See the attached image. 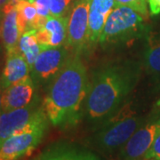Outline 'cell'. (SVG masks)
Segmentation results:
<instances>
[{
    "instance_id": "obj_8",
    "label": "cell",
    "mask_w": 160,
    "mask_h": 160,
    "mask_svg": "<svg viewBox=\"0 0 160 160\" xmlns=\"http://www.w3.org/2000/svg\"><path fill=\"white\" fill-rule=\"evenodd\" d=\"M91 0H75L68 20V38L66 46L80 54L88 46V20Z\"/></svg>"
},
{
    "instance_id": "obj_11",
    "label": "cell",
    "mask_w": 160,
    "mask_h": 160,
    "mask_svg": "<svg viewBox=\"0 0 160 160\" xmlns=\"http://www.w3.org/2000/svg\"><path fill=\"white\" fill-rule=\"evenodd\" d=\"M68 17L47 18L45 25L36 31L38 42L44 49L66 46L68 38Z\"/></svg>"
},
{
    "instance_id": "obj_10",
    "label": "cell",
    "mask_w": 160,
    "mask_h": 160,
    "mask_svg": "<svg viewBox=\"0 0 160 160\" xmlns=\"http://www.w3.org/2000/svg\"><path fill=\"white\" fill-rule=\"evenodd\" d=\"M34 95V83L28 76L8 86L2 93V111H10L28 106Z\"/></svg>"
},
{
    "instance_id": "obj_6",
    "label": "cell",
    "mask_w": 160,
    "mask_h": 160,
    "mask_svg": "<svg viewBox=\"0 0 160 160\" xmlns=\"http://www.w3.org/2000/svg\"><path fill=\"white\" fill-rule=\"evenodd\" d=\"M160 133V109L146 118L142 125L119 149V160L142 158Z\"/></svg>"
},
{
    "instance_id": "obj_26",
    "label": "cell",
    "mask_w": 160,
    "mask_h": 160,
    "mask_svg": "<svg viewBox=\"0 0 160 160\" xmlns=\"http://www.w3.org/2000/svg\"><path fill=\"white\" fill-rule=\"evenodd\" d=\"M139 160H155L153 158H146V157H143L142 158H141V159Z\"/></svg>"
},
{
    "instance_id": "obj_2",
    "label": "cell",
    "mask_w": 160,
    "mask_h": 160,
    "mask_svg": "<svg viewBox=\"0 0 160 160\" xmlns=\"http://www.w3.org/2000/svg\"><path fill=\"white\" fill-rule=\"evenodd\" d=\"M90 80L80 54L73 53L63 69L49 84L44 110L53 126H74L83 116Z\"/></svg>"
},
{
    "instance_id": "obj_23",
    "label": "cell",
    "mask_w": 160,
    "mask_h": 160,
    "mask_svg": "<svg viewBox=\"0 0 160 160\" xmlns=\"http://www.w3.org/2000/svg\"><path fill=\"white\" fill-rule=\"evenodd\" d=\"M149 12L151 15H158L160 13V0H148Z\"/></svg>"
},
{
    "instance_id": "obj_1",
    "label": "cell",
    "mask_w": 160,
    "mask_h": 160,
    "mask_svg": "<svg viewBox=\"0 0 160 160\" xmlns=\"http://www.w3.org/2000/svg\"><path fill=\"white\" fill-rule=\"evenodd\" d=\"M140 78V65L124 60L106 63L92 76L85 103L86 118L96 126L108 119L125 104Z\"/></svg>"
},
{
    "instance_id": "obj_21",
    "label": "cell",
    "mask_w": 160,
    "mask_h": 160,
    "mask_svg": "<svg viewBox=\"0 0 160 160\" xmlns=\"http://www.w3.org/2000/svg\"><path fill=\"white\" fill-rule=\"evenodd\" d=\"M34 5L37 8L38 17L46 20L47 18L51 16L50 0H37Z\"/></svg>"
},
{
    "instance_id": "obj_16",
    "label": "cell",
    "mask_w": 160,
    "mask_h": 160,
    "mask_svg": "<svg viewBox=\"0 0 160 160\" xmlns=\"http://www.w3.org/2000/svg\"><path fill=\"white\" fill-rule=\"evenodd\" d=\"M143 56V66L148 73L160 74V32L149 31Z\"/></svg>"
},
{
    "instance_id": "obj_13",
    "label": "cell",
    "mask_w": 160,
    "mask_h": 160,
    "mask_svg": "<svg viewBox=\"0 0 160 160\" xmlns=\"http://www.w3.org/2000/svg\"><path fill=\"white\" fill-rule=\"evenodd\" d=\"M29 64L19 47L6 51V65L0 79L1 89L5 90L8 86L29 76Z\"/></svg>"
},
{
    "instance_id": "obj_9",
    "label": "cell",
    "mask_w": 160,
    "mask_h": 160,
    "mask_svg": "<svg viewBox=\"0 0 160 160\" xmlns=\"http://www.w3.org/2000/svg\"><path fill=\"white\" fill-rule=\"evenodd\" d=\"M70 55L71 51L67 46L43 49L32 68L34 78L42 84H50L63 69Z\"/></svg>"
},
{
    "instance_id": "obj_12",
    "label": "cell",
    "mask_w": 160,
    "mask_h": 160,
    "mask_svg": "<svg viewBox=\"0 0 160 160\" xmlns=\"http://www.w3.org/2000/svg\"><path fill=\"white\" fill-rule=\"evenodd\" d=\"M115 6V0H91L88 20V46L98 45L106 21Z\"/></svg>"
},
{
    "instance_id": "obj_29",
    "label": "cell",
    "mask_w": 160,
    "mask_h": 160,
    "mask_svg": "<svg viewBox=\"0 0 160 160\" xmlns=\"http://www.w3.org/2000/svg\"><path fill=\"white\" fill-rule=\"evenodd\" d=\"M0 34H1V28H0Z\"/></svg>"
},
{
    "instance_id": "obj_19",
    "label": "cell",
    "mask_w": 160,
    "mask_h": 160,
    "mask_svg": "<svg viewBox=\"0 0 160 160\" xmlns=\"http://www.w3.org/2000/svg\"><path fill=\"white\" fill-rule=\"evenodd\" d=\"M75 0H50V12L54 17H68Z\"/></svg>"
},
{
    "instance_id": "obj_27",
    "label": "cell",
    "mask_w": 160,
    "mask_h": 160,
    "mask_svg": "<svg viewBox=\"0 0 160 160\" xmlns=\"http://www.w3.org/2000/svg\"><path fill=\"white\" fill-rule=\"evenodd\" d=\"M28 1H29V3H32V4H34V3L36 2V1H37V0H28Z\"/></svg>"
},
{
    "instance_id": "obj_20",
    "label": "cell",
    "mask_w": 160,
    "mask_h": 160,
    "mask_svg": "<svg viewBox=\"0 0 160 160\" xmlns=\"http://www.w3.org/2000/svg\"><path fill=\"white\" fill-rule=\"evenodd\" d=\"M115 6H125L131 7L135 10L146 20L149 18V8H148V0H115ZM115 6V7H116Z\"/></svg>"
},
{
    "instance_id": "obj_5",
    "label": "cell",
    "mask_w": 160,
    "mask_h": 160,
    "mask_svg": "<svg viewBox=\"0 0 160 160\" xmlns=\"http://www.w3.org/2000/svg\"><path fill=\"white\" fill-rule=\"evenodd\" d=\"M48 123L45 114L26 130L6 139L0 146V160H20L31 154L42 142Z\"/></svg>"
},
{
    "instance_id": "obj_25",
    "label": "cell",
    "mask_w": 160,
    "mask_h": 160,
    "mask_svg": "<svg viewBox=\"0 0 160 160\" xmlns=\"http://www.w3.org/2000/svg\"><path fill=\"white\" fill-rule=\"evenodd\" d=\"M2 93H3V90L0 87V114L2 112Z\"/></svg>"
},
{
    "instance_id": "obj_17",
    "label": "cell",
    "mask_w": 160,
    "mask_h": 160,
    "mask_svg": "<svg viewBox=\"0 0 160 160\" xmlns=\"http://www.w3.org/2000/svg\"><path fill=\"white\" fill-rule=\"evenodd\" d=\"M18 12V26L20 35L29 30H36V23L38 20V12L34 4L28 0H20L16 4Z\"/></svg>"
},
{
    "instance_id": "obj_15",
    "label": "cell",
    "mask_w": 160,
    "mask_h": 160,
    "mask_svg": "<svg viewBox=\"0 0 160 160\" xmlns=\"http://www.w3.org/2000/svg\"><path fill=\"white\" fill-rule=\"evenodd\" d=\"M38 160H101L97 155L71 143H56L41 155Z\"/></svg>"
},
{
    "instance_id": "obj_3",
    "label": "cell",
    "mask_w": 160,
    "mask_h": 160,
    "mask_svg": "<svg viewBox=\"0 0 160 160\" xmlns=\"http://www.w3.org/2000/svg\"><path fill=\"white\" fill-rule=\"evenodd\" d=\"M146 118L132 109L131 103H125L113 116L97 126L90 139L92 146L105 154L119 151Z\"/></svg>"
},
{
    "instance_id": "obj_30",
    "label": "cell",
    "mask_w": 160,
    "mask_h": 160,
    "mask_svg": "<svg viewBox=\"0 0 160 160\" xmlns=\"http://www.w3.org/2000/svg\"><path fill=\"white\" fill-rule=\"evenodd\" d=\"M19 1H20V0H19Z\"/></svg>"
},
{
    "instance_id": "obj_22",
    "label": "cell",
    "mask_w": 160,
    "mask_h": 160,
    "mask_svg": "<svg viewBox=\"0 0 160 160\" xmlns=\"http://www.w3.org/2000/svg\"><path fill=\"white\" fill-rule=\"evenodd\" d=\"M144 157L155 160H160V133Z\"/></svg>"
},
{
    "instance_id": "obj_28",
    "label": "cell",
    "mask_w": 160,
    "mask_h": 160,
    "mask_svg": "<svg viewBox=\"0 0 160 160\" xmlns=\"http://www.w3.org/2000/svg\"><path fill=\"white\" fill-rule=\"evenodd\" d=\"M157 105H158V106H160V100H159V101H158V103H157Z\"/></svg>"
},
{
    "instance_id": "obj_24",
    "label": "cell",
    "mask_w": 160,
    "mask_h": 160,
    "mask_svg": "<svg viewBox=\"0 0 160 160\" xmlns=\"http://www.w3.org/2000/svg\"><path fill=\"white\" fill-rule=\"evenodd\" d=\"M9 1H10V0H0V10H2L3 7L6 6Z\"/></svg>"
},
{
    "instance_id": "obj_14",
    "label": "cell",
    "mask_w": 160,
    "mask_h": 160,
    "mask_svg": "<svg viewBox=\"0 0 160 160\" xmlns=\"http://www.w3.org/2000/svg\"><path fill=\"white\" fill-rule=\"evenodd\" d=\"M19 0H10L1 10L4 13L1 23V38L6 51L18 47L21 38L18 26V12L16 4Z\"/></svg>"
},
{
    "instance_id": "obj_4",
    "label": "cell",
    "mask_w": 160,
    "mask_h": 160,
    "mask_svg": "<svg viewBox=\"0 0 160 160\" xmlns=\"http://www.w3.org/2000/svg\"><path fill=\"white\" fill-rule=\"evenodd\" d=\"M145 18L128 6H116L106 21L99 45L108 47L131 42L149 32Z\"/></svg>"
},
{
    "instance_id": "obj_18",
    "label": "cell",
    "mask_w": 160,
    "mask_h": 160,
    "mask_svg": "<svg viewBox=\"0 0 160 160\" xmlns=\"http://www.w3.org/2000/svg\"><path fill=\"white\" fill-rule=\"evenodd\" d=\"M36 31L37 30H29L24 32L18 43V47L22 52L27 63L29 64L30 70H32L33 65L39 55L40 52L44 48L40 46L36 38Z\"/></svg>"
},
{
    "instance_id": "obj_7",
    "label": "cell",
    "mask_w": 160,
    "mask_h": 160,
    "mask_svg": "<svg viewBox=\"0 0 160 160\" xmlns=\"http://www.w3.org/2000/svg\"><path fill=\"white\" fill-rule=\"evenodd\" d=\"M45 114L43 105H38V100L32 101L24 108L2 111L0 114V146L6 139L26 130Z\"/></svg>"
}]
</instances>
